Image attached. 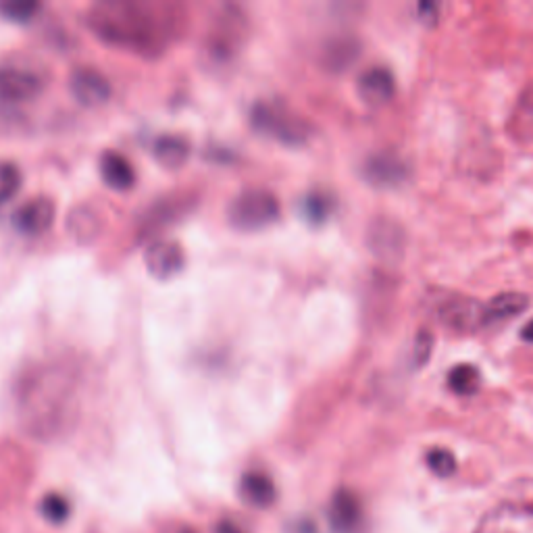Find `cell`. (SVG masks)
Wrapping results in <instances>:
<instances>
[{"mask_svg":"<svg viewBox=\"0 0 533 533\" xmlns=\"http://www.w3.org/2000/svg\"><path fill=\"white\" fill-rule=\"evenodd\" d=\"M75 375L63 365H40L23 373L17 388V413L25 434L55 440L71 427L78 396Z\"/></svg>","mask_w":533,"mask_h":533,"instance_id":"6da1fadb","label":"cell"},{"mask_svg":"<svg viewBox=\"0 0 533 533\" xmlns=\"http://www.w3.org/2000/svg\"><path fill=\"white\" fill-rule=\"evenodd\" d=\"M90 25L105 40L136 50H157L161 46V28L142 5H98L90 9Z\"/></svg>","mask_w":533,"mask_h":533,"instance_id":"7a4b0ae2","label":"cell"},{"mask_svg":"<svg viewBox=\"0 0 533 533\" xmlns=\"http://www.w3.org/2000/svg\"><path fill=\"white\" fill-rule=\"evenodd\" d=\"M282 213V202L267 188H244L227 205V219L238 230H261Z\"/></svg>","mask_w":533,"mask_h":533,"instance_id":"3957f363","label":"cell"},{"mask_svg":"<svg viewBox=\"0 0 533 533\" xmlns=\"http://www.w3.org/2000/svg\"><path fill=\"white\" fill-rule=\"evenodd\" d=\"M250 121L255 128L284 144H302L311 136V125L300 115L290 109L269 103V100H257L250 109Z\"/></svg>","mask_w":533,"mask_h":533,"instance_id":"277c9868","label":"cell"},{"mask_svg":"<svg viewBox=\"0 0 533 533\" xmlns=\"http://www.w3.org/2000/svg\"><path fill=\"white\" fill-rule=\"evenodd\" d=\"M473 533H533V494L496 504L481 517Z\"/></svg>","mask_w":533,"mask_h":533,"instance_id":"5b68a950","label":"cell"},{"mask_svg":"<svg viewBox=\"0 0 533 533\" xmlns=\"http://www.w3.org/2000/svg\"><path fill=\"white\" fill-rule=\"evenodd\" d=\"M438 321L452 332L471 334L486 327V304L465 296H450L442 300L436 309Z\"/></svg>","mask_w":533,"mask_h":533,"instance_id":"8992f818","label":"cell"},{"mask_svg":"<svg viewBox=\"0 0 533 533\" xmlns=\"http://www.w3.org/2000/svg\"><path fill=\"white\" fill-rule=\"evenodd\" d=\"M69 88L82 105L96 107L111 98L113 86L107 75L90 65H78L69 73Z\"/></svg>","mask_w":533,"mask_h":533,"instance_id":"52a82bcc","label":"cell"},{"mask_svg":"<svg viewBox=\"0 0 533 533\" xmlns=\"http://www.w3.org/2000/svg\"><path fill=\"white\" fill-rule=\"evenodd\" d=\"M57 205L50 196H32L13 211L11 221L15 230L28 236L44 234L55 223Z\"/></svg>","mask_w":533,"mask_h":533,"instance_id":"ba28073f","label":"cell"},{"mask_svg":"<svg viewBox=\"0 0 533 533\" xmlns=\"http://www.w3.org/2000/svg\"><path fill=\"white\" fill-rule=\"evenodd\" d=\"M40 73L23 65H3L0 67V100L19 103L30 100L42 90Z\"/></svg>","mask_w":533,"mask_h":533,"instance_id":"9c48e42d","label":"cell"},{"mask_svg":"<svg viewBox=\"0 0 533 533\" xmlns=\"http://www.w3.org/2000/svg\"><path fill=\"white\" fill-rule=\"evenodd\" d=\"M144 263L152 275L159 279H167L182 271L186 263V255L180 242L169 240V238H159V240H152L146 246Z\"/></svg>","mask_w":533,"mask_h":533,"instance_id":"30bf717a","label":"cell"},{"mask_svg":"<svg viewBox=\"0 0 533 533\" xmlns=\"http://www.w3.org/2000/svg\"><path fill=\"white\" fill-rule=\"evenodd\" d=\"M327 519L336 533H359L365 523L361 498L350 490H338L329 502Z\"/></svg>","mask_w":533,"mask_h":533,"instance_id":"8fae6325","label":"cell"},{"mask_svg":"<svg viewBox=\"0 0 533 533\" xmlns=\"http://www.w3.org/2000/svg\"><path fill=\"white\" fill-rule=\"evenodd\" d=\"M363 171L373 186L392 188V186H400L406 180V175H409V165H406L402 157L396 155V152L382 150V152H375V155H371L365 161Z\"/></svg>","mask_w":533,"mask_h":533,"instance_id":"7c38bea8","label":"cell"},{"mask_svg":"<svg viewBox=\"0 0 533 533\" xmlns=\"http://www.w3.org/2000/svg\"><path fill=\"white\" fill-rule=\"evenodd\" d=\"M357 90L367 105H384L396 94V78L388 67L375 65L359 75Z\"/></svg>","mask_w":533,"mask_h":533,"instance_id":"4fadbf2b","label":"cell"},{"mask_svg":"<svg viewBox=\"0 0 533 533\" xmlns=\"http://www.w3.org/2000/svg\"><path fill=\"white\" fill-rule=\"evenodd\" d=\"M98 167L107 186L115 190H128L136 184V169L132 161L117 150H105L103 155H100Z\"/></svg>","mask_w":533,"mask_h":533,"instance_id":"5bb4252c","label":"cell"},{"mask_svg":"<svg viewBox=\"0 0 533 533\" xmlns=\"http://www.w3.org/2000/svg\"><path fill=\"white\" fill-rule=\"evenodd\" d=\"M240 496L250 506L257 509H267L277 498V488L273 479L261 471H248L240 479Z\"/></svg>","mask_w":533,"mask_h":533,"instance_id":"9a60e30c","label":"cell"},{"mask_svg":"<svg viewBox=\"0 0 533 533\" xmlns=\"http://www.w3.org/2000/svg\"><path fill=\"white\" fill-rule=\"evenodd\" d=\"M509 132L519 142L533 140V84L523 90L509 119Z\"/></svg>","mask_w":533,"mask_h":533,"instance_id":"2e32d148","label":"cell"},{"mask_svg":"<svg viewBox=\"0 0 533 533\" xmlns=\"http://www.w3.org/2000/svg\"><path fill=\"white\" fill-rule=\"evenodd\" d=\"M155 157L165 167H180L190 157V142L182 134H161L155 140Z\"/></svg>","mask_w":533,"mask_h":533,"instance_id":"e0dca14e","label":"cell"},{"mask_svg":"<svg viewBox=\"0 0 533 533\" xmlns=\"http://www.w3.org/2000/svg\"><path fill=\"white\" fill-rule=\"evenodd\" d=\"M527 307H529L527 296L519 292H502L486 304V321L488 325H492L498 321L513 319L519 313H523Z\"/></svg>","mask_w":533,"mask_h":533,"instance_id":"ac0fdd59","label":"cell"},{"mask_svg":"<svg viewBox=\"0 0 533 533\" xmlns=\"http://www.w3.org/2000/svg\"><path fill=\"white\" fill-rule=\"evenodd\" d=\"M103 221H100L98 213L90 205H78L71 209L67 217V230L71 232L73 238H78L82 242H90L92 238L98 236Z\"/></svg>","mask_w":533,"mask_h":533,"instance_id":"d6986e66","label":"cell"},{"mask_svg":"<svg viewBox=\"0 0 533 533\" xmlns=\"http://www.w3.org/2000/svg\"><path fill=\"white\" fill-rule=\"evenodd\" d=\"M336 209V198L325 190H311L300 198V213L309 223H323L332 217Z\"/></svg>","mask_w":533,"mask_h":533,"instance_id":"ffe728a7","label":"cell"},{"mask_svg":"<svg viewBox=\"0 0 533 533\" xmlns=\"http://www.w3.org/2000/svg\"><path fill=\"white\" fill-rule=\"evenodd\" d=\"M359 55V44L354 38L329 40L323 50V63L329 69H346Z\"/></svg>","mask_w":533,"mask_h":533,"instance_id":"44dd1931","label":"cell"},{"mask_svg":"<svg viewBox=\"0 0 533 533\" xmlns=\"http://www.w3.org/2000/svg\"><path fill=\"white\" fill-rule=\"evenodd\" d=\"M448 386L459 396H471L481 386V375L473 365H456L448 373Z\"/></svg>","mask_w":533,"mask_h":533,"instance_id":"7402d4cb","label":"cell"},{"mask_svg":"<svg viewBox=\"0 0 533 533\" xmlns=\"http://www.w3.org/2000/svg\"><path fill=\"white\" fill-rule=\"evenodd\" d=\"M21 169L13 161H0V205L13 198L21 188Z\"/></svg>","mask_w":533,"mask_h":533,"instance_id":"603a6c76","label":"cell"},{"mask_svg":"<svg viewBox=\"0 0 533 533\" xmlns=\"http://www.w3.org/2000/svg\"><path fill=\"white\" fill-rule=\"evenodd\" d=\"M427 467L438 477H450L456 471V459L450 450L434 448L427 452Z\"/></svg>","mask_w":533,"mask_h":533,"instance_id":"cb8c5ba5","label":"cell"},{"mask_svg":"<svg viewBox=\"0 0 533 533\" xmlns=\"http://www.w3.org/2000/svg\"><path fill=\"white\" fill-rule=\"evenodd\" d=\"M38 9L40 5L36 3V0H5V3H0V11L15 21L32 19Z\"/></svg>","mask_w":533,"mask_h":533,"instance_id":"d4e9b609","label":"cell"},{"mask_svg":"<svg viewBox=\"0 0 533 533\" xmlns=\"http://www.w3.org/2000/svg\"><path fill=\"white\" fill-rule=\"evenodd\" d=\"M42 513H44L46 519L61 523L69 515V504H67V500L63 496H57V494L46 496L42 500Z\"/></svg>","mask_w":533,"mask_h":533,"instance_id":"484cf974","label":"cell"},{"mask_svg":"<svg viewBox=\"0 0 533 533\" xmlns=\"http://www.w3.org/2000/svg\"><path fill=\"white\" fill-rule=\"evenodd\" d=\"M431 346H434V340H431L429 332H419L417 340H415V350H413V359L417 365H423L427 359H429V354H431Z\"/></svg>","mask_w":533,"mask_h":533,"instance_id":"4316f807","label":"cell"},{"mask_svg":"<svg viewBox=\"0 0 533 533\" xmlns=\"http://www.w3.org/2000/svg\"><path fill=\"white\" fill-rule=\"evenodd\" d=\"M417 17L425 21L427 25H434L438 19V5L434 3H419L417 5Z\"/></svg>","mask_w":533,"mask_h":533,"instance_id":"83f0119b","label":"cell"},{"mask_svg":"<svg viewBox=\"0 0 533 533\" xmlns=\"http://www.w3.org/2000/svg\"><path fill=\"white\" fill-rule=\"evenodd\" d=\"M217 533H246V531L240 529V527H238L236 523H232V521H223V523H219Z\"/></svg>","mask_w":533,"mask_h":533,"instance_id":"f1b7e54d","label":"cell"},{"mask_svg":"<svg viewBox=\"0 0 533 533\" xmlns=\"http://www.w3.org/2000/svg\"><path fill=\"white\" fill-rule=\"evenodd\" d=\"M521 336H523V340L525 342H531L533 344V319L523 327V332H521Z\"/></svg>","mask_w":533,"mask_h":533,"instance_id":"f546056e","label":"cell"}]
</instances>
